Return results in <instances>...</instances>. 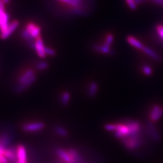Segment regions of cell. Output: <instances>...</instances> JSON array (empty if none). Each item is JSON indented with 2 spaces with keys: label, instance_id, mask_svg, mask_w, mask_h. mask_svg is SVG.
Wrapping results in <instances>:
<instances>
[{
  "label": "cell",
  "instance_id": "6da1fadb",
  "mask_svg": "<svg viewBox=\"0 0 163 163\" xmlns=\"http://www.w3.org/2000/svg\"><path fill=\"white\" fill-rule=\"evenodd\" d=\"M122 142L129 150H134L142 144V138L138 134L125 137L122 139Z\"/></svg>",
  "mask_w": 163,
  "mask_h": 163
},
{
  "label": "cell",
  "instance_id": "7a4b0ae2",
  "mask_svg": "<svg viewBox=\"0 0 163 163\" xmlns=\"http://www.w3.org/2000/svg\"><path fill=\"white\" fill-rule=\"evenodd\" d=\"M9 15L5 10V7H0V33L6 31L9 23Z\"/></svg>",
  "mask_w": 163,
  "mask_h": 163
},
{
  "label": "cell",
  "instance_id": "3957f363",
  "mask_svg": "<svg viewBox=\"0 0 163 163\" xmlns=\"http://www.w3.org/2000/svg\"><path fill=\"white\" fill-rule=\"evenodd\" d=\"M45 126L44 123L43 122H33L29 123L24 125L22 129L24 132H37L40 131L44 129Z\"/></svg>",
  "mask_w": 163,
  "mask_h": 163
},
{
  "label": "cell",
  "instance_id": "277c9868",
  "mask_svg": "<svg viewBox=\"0 0 163 163\" xmlns=\"http://www.w3.org/2000/svg\"><path fill=\"white\" fill-rule=\"evenodd\" d=\"M129 135V130L126 123L116 124V129L114 131V135L116 138L122 139Z\"/></svg>",
  "mask_w": 163,
  "mask_h": 163
},
{
  "label": "cell",
  "instance_id": "5b68a950",
  "mask_svg": "<svg viewBox=\"0 0 163 163\" xmlns=\"http://www.w3.org/2000/svg\"><path fill=\"white\" fill-rule=\"evenodd\" d=\"M34 49L35 50L36 54L41 59H44L46 57L47 54L45 53V47L44 44V42L41 36L35 39Z\"/></svg>",
  "mask_w": 163,
  "mask_h": 163
},
{
  "label": "cell",
  "instance_id": "8992f818",
  "mask_svg": "<svg viewBox=\"0 0 163 163\" xmlns=\"http://www.w3.org/2000/svg\"><path fill=\"white\" fill-rule=\"evenodd\" d=\"M17 163H27V153L24 146L18 145L16 148Z\"/></svg>",
  "mask_w": 163,
  "mask_h": 163
},
{
  "label": "cell",
  "instance_id": "52a82bcc",
  "mask_svg": "<svg viewBox=\"0 0 163 163\" xmlns=\"http://www.w3.org/2000/svg\"><path fill=\"white\" fill-rule=\"evenodd\" d=\"M163 115V108L159 105H155L150 113V118L152 122L158 121Z\"/></svg>",
  "mask_w": 163,
  "mask_h": 163
},
{
  "label": "cell",
  "instance_id": "ba28073f",
  "mask_svg": "<svg viewBox=\"0 0 163 163\" xmlns=\"http://www.w3.org/2000/svg\"><path fill=\"white\" fill-rule=\"evenodd\" d=\"M19 25V21L17 20L13 21L11 23H10L6 31L2 33H0V38L1 39H6L11 36V35L16 30Z\"/></svg>",
  "mask_w": 163,
  "mask_h": 163
},
{
  "label": "cell",
  "instance_id": "9c48e42d",
  "mask_svg": "<svg viewBox=\"0 0 163 163\" xmlns=\"http://www.w3.org/2000/svg\"><path fill=\"white\" fill-rule=\"evenodd\" d=\"M126 125L128 127L129 130V136H132L138 134L142 128L141 124L137 121H134V120L129 121L126 123Z\"/></svg>",
  "mask_w": 163,
  "mask_h": 163
},
{
  "label": "cell",
  "instance_id": "30bf717a",
  "mask_svg": "<svg viewBox=\"0 0 163 163\" xmlns=\"http://www.w3.org/2000/svg\"><path fill=\"white\" fill-rule=\"evenodd\" d=\"M56 154L62 161L66 163H78L72 159L68 151L62 149H57L56 150Z\"/></svg>",
  "mask_w": 163,
  "mask_h": 163
},
{
  "label": "cell",
  "instance_id": "8fae6325",
  "mask_svg": "<svg viewBox=\"0 0 163 163\" xmlns=\"http://www.w3.org/2000/svg\"><path fill=\"white\" fill-rule=\"evenodd\" d=\"M36 79H37V77H36V75H35L32 77H31L29 80L26 81L25 82L21 83V84H18V85L15 88V90L16 91V92L21 93V92H22L26 90L36 81Z\"/></svg>",
  "mask_w": 163,
  "mask_h": 163
},
{
  "label": "cell",
  "instance_id": "7c38bea8",
  "mask_svg": "<svg viewBox=\"0 0 163 163\" xmlns=\"http://www.w3.org/2000/svg\"><path fill=\"white\" fill-rule=\"evenodd\" d=\"M4 156L9 161V163H17V156L16 149L12 147L6 148L4 152Z\"/></svg>",
  "mask_w": 163,
  "mask_h": 163
},
{
  "label": "cell",
  "instance_id": "4fadbf2b",
  "mask_svg": "<svg viewBox=\"0 0 163 163\" xmlns=\"http://www.w3.org/2000/svg\"><path fill=\"white\" fill-rule=\"evenodd\" d=\"M147 130L150 136L155 142H159L161 139L160 135L155 126L152 123L149 122L147 123Z\"/></svg>",
  "mask_w": 163,
  "mask_h": 163
},
{
  "label": "cell",
  "instance_id": "5bb4252c",
  "mask_svg": "<svg viewBox=\"0 0 163 163\" xmlns=\"http://www.w3.org/2000/svg\"><path fill=\"white\" fill-rule=\"evenodd\" d=\"M127 42L132 47L134 48L138 49V50H142L144 47V45L137 39L134 37V36H129L127 37Z\"/></svg>",
  "mask_w": 163,
  "mask_h": 163
},
{
  "label": "cell",
  "instance_id": "9a60e30c",
  "mask_svg": "<svg viewBox=\"0 0 163 163\" xmlns=\"http://www.w3.org/2000/svg\"><path fill=\"white\" fill-rule=\"evenodd\" d=\"M35 75V71L32 69L27 70L24 72L18 79V84H21L22 83L25 82L28 80H29L31 77H32L33 76Z\"/></svg>",
  "mask_w": 163,
  "mask_h": 163
},
{
  "label": "cell",
  "instance_id": "2e32d148",
  "mask_svg": "<svg viewBox=\"0 0 163 163\" xmlns=\"http://www.w3.org/2000/svg\"><path fill=\"white\" fill-rule=\"evenodd\" d=\"M98 91H99V85L95 82H92L90 83L88 88L87 90L88 95L91 98H94V97L96 96Z\"/></svg>",
  "mask_w": 163,
  "mask_h": 163
},
{
  "label": "cell",
  "instance_id": "e0dca14e",
  "mask_svg": "<svg viewBox=\"0 0 163 163\" xmlns=\"http://www.w3.org/2000/svg\"><path fill=\"white\" fill-rule=\"evenodd\" d=\"M142 51L145 53V54L149 56L152 59H154L155 60L158 61L160 60V57L158 53H157L154 50L150 49L149 47L144 46V47L142 49Z\"/></svg>",
  "mask_w": 163,
  "mask_h": 163
},
{
  "label": "cell",
  "instance_id": "ac0fdd59",
  "mask_svg": "<svg viewBox=\"0 0 163 163\" xmlns=\"http://www.w3.org/2000/svg\"><path fill=\"white\" fill-rule=\"evenodd\" d=\"M93 49L95 52L101 53L102 54H109L111 53V49L108 46L103 44V45H94L93 46Z\"/></svg>",
  "mask_w": 163,
  "mask_h": 163
},
{
  "label": "cell",
  "instance_id": "d6986e66",
  "mask_svg": "<svg viewBox=\"0 0 163 163\" xmlns=\"http://www.w3.org/2000/svg\"><path fill=\"white\" fill-rule=\"evenodd\" d=\"M71 100V94L67 91H65L62 93L60 98V103L63 106H67Z\"/></svg>",
  "mask_w": 163,
  "mask_h": 163
},
{
  "label": "cell",
  "instance_id": "ffe728a7",
  "mask_svg": "<svg viewBox=\"0 0 163 163\" xmlns=\"http://www.w3.org/2000/svg\"><path fill=\"white\" fill-rule=\"evenodd\" d=\"M54 130L56 133L59 136L67 137L68 135V131L64 127L58 126L55 127Z\"/></svg>",
  "mask_w": 163,
  "mask_h": 163
},
{
  "label": "cell",
  "instance_id": "44dd1931",
  "mask_svg": "<svg viewBox=\"0 0 163 163\" xmlns=\"http://www.w3.org/2000/svg\"><path fill=\"white\" fill-rule=\"evenodd\" d=\"M49 67V64L45 61H41L37 62L35 65L36 70L38 71H44L47 70Z\"/></svg>",
  "mask_w": 163,
  "mask_h": 163
},
{
  "label": "cell",
  "instance_id": "7402d4cb",
  "mask_svg": "<svg viewBox=\"0 0 163 163\" xmlns=\"http://www.w3.org/2000/svg\"><path fill=\"white\" fill-rule=\"evenodd\" d=\"M58 1L65 2V3L68 4L69 5H71L74 7H78L81 3L80 0H58Z\"/></svg>",
  "mask_w": 163,
  "mask_h": 163
},
{
  "label": "cell",
  "instance_id": "603a6c76",
  "mask_svg": "<svg viewBox=\"0 0 163 163\" xmlns=\"http://www.w3.org/2000/svg\"><path fill=\"white\" fill-rule=\"evenodd\" d=\"M142 70L143 73L147 76H150L153 74V70L152 68L149 65H144Z\"/></svg>",
  "mask_w": 163,
  "mask_h": 163
},
{
  "label": "cell",
  "instance_id": "cb8c5ba5",
  "mask_svg": "<svg viewBox=\"0 0 163 163\" xmlns=\"http://www.w3.org/2000/svg\"><path fill=\"white\" fill-rule=\"evenodd\" d=\"M114 36L111 34H109L106 37V39H105V45H107V46H108V47H111V44L113 43V41H114Z\"/></svg>",
  "mask_w": 163,
  "mask_h": 163
},
{
  "label": "cell",
  "instance_id": "d4e9b609",
  "mask_svg": "<svg viewBox=\"0 0 163 163\" xmlns=\"http://www.w3.org/2000/svg\"><path fill=\"white\" fill-rule=\"evenodd\" d=\"M127 5L132 10H135L137 9V4L135 0H126Z\"/></svg>",
  "mask_w": 163,
  "mask_h": 163
},
{
  "label": "cell",
  "instance_id": "484cf974",
  "mask_svg": "<svg viewBox=\"0 0 163 163\" xmlns=\"http://www.w3.org/2000/svg\"><path fill=\"white\" fill-rule=\"evenodd\" d=\"M104 128L105 130L108 131H115L116 129V124H112V123H108L105 125Z\"/></svg>",
  "mask_w": 163,
  "mask_h": 163
},
{
  "label": "cell",
  "instance_id": "4316f807",
  "mask_svg": "<svg viewBox=\"0 0 163 163\" xmlns=\"http://www.w3.org/2000/svg\"><path fill=\"white\" fill-rule=\"evenodd\" d=\"M45 53L47 55L49 56H54L56 54V52L54 50V49H52V48H49L47 47H45Z\"/></svg>",
  "mask_w": 163,
  "mask_h": 163
},
{
  "label": "cell",
  "instance_id": "83f0119b",
  "mask_svg": "<svg viewBox=\"0 0 163 163\" xmlns=\"http://www.w3.org/2000/svg\"><path fill=\"white\" fill-rule=\"evenodd\" d=\"M156 30L159 36L163 39V25L160 24L157 25L156 27Z\"/></svg>",
  "mask_w": 163,
  "mask_h": 163
},
{
  "label": "cell",
  "instance_id": "f1b7e54d",
  "mask_svg": "<svg viewBox=\"0 0 163 163\" xmlns=\"http://www.w3.org/2000/svg\"><path fill=\"white\" fill-rule=\"evenodd\" d=\"M72 14H76V15H82V14L83 13V12L79 9V8H74L72 10Z\"/></svg>",
  "mask_w": 163,
  "mask_h": 163
},
{
  "label": "cell",
  "instance_id": "f546056e",
  "mask_svg": "<svg viewBox=\"0 0 163 163\" xmlns=\"http://www.w3.org/2000/svg\"><path fill=\"white\" fill-rule=\"evenodd\" d=\"M150 1L155 2V4L160 5V6H163V0H150Z\"/></svg>",
  "mask_w": 163,
  "mask_h": 163
},
{
  "label": "cell",
  "instance_id": "4dcf8cb0",
  "mask_svg": "<svg viewBox=\"0 0 163 163\" xmlns=\"http://www.w3.org/2000/svg\"><path fill=\"white\" fill-rule=\"evenodd\" d=\"M146 1V0H135V3H136L137 5V4H141V3L143 2H145Z\"/></svg>",
  "mask_w": 163,
  "mask_h": 163
},
{
  "label": "cell",
  "instance_id": "1f68e13d",
  "mask_svg": "<svg viewBox=\"0 0 163 163\" xmlns=\"http://www.w3.org/2000/svg\"></svg>",
  "mask_w": 163,
  "mask_h": 163
}]
</instances>
